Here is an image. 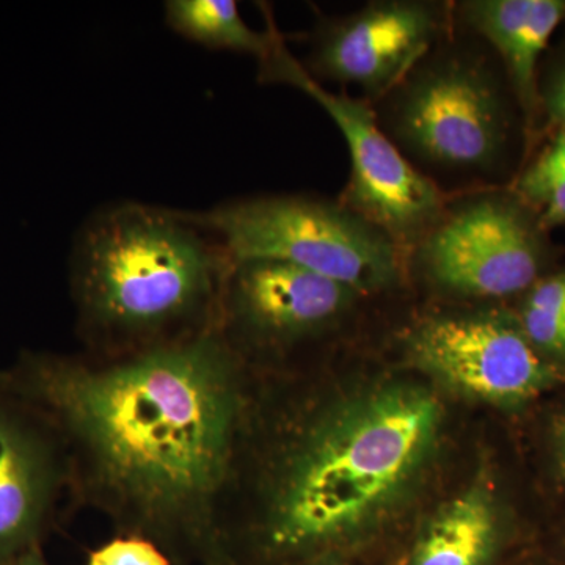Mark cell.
Wrapping results in <instances>:
<instances>
[{"mask_svg": "<svg viewBox=\"0 0 565 565\" xmlns=\"http://www.w3.org/2000/svg\"><path fill=\"white\" fill-rule=\"evenodd\" d=\"M407 367V366H405ZM440 390L332 353L255 374L221 520V565L351 557L414 514L448 445Z\"/></svg>", "mask_w": 565, "mask_h": 565, "instance_id": "cell-1", "label": "cell"}, {"mask_svg": "<svg viewBox=\"0 0 565 565\" xmlns=\"http://www.w3.org/2000/svg\"><path fill=\"white\" fill-rule=\"evenodd\" d=\"M255 374L218 333L95 359L32 352L0 385L65 449L73 509L161 546L174 565H221V520Z\"/></svg>", "mask_w": 565, "mask_h": 565, "instance_id": "cell-2", "label": "cell"}, {"mask_svg": "<svg viewBox=\"0 0 565 565\" xmlns=\"http://www.w3.org/2000/svg\"><path fill=\"white\" fill-rule=\"evenodd\" d=\"M230 262L184 211L122 202L95 212L70 259L82 353L121 359L215 329Z\"/></svg>", "mask_w": 565, "mask_h": 565, "instance_id": "cell-3", "label": "cell"}, {"mask_svg": "<svg viewBox=\"0 0 565 565\" xmlns=\"http://www.w3.org/2000/svg\"><path fill=\"white\" fill-rule=\"evenodd\" d=\"M370 104L394 147L446 196L511 188L533 152L503 66L456 21L396 87Z\"/></svg>", "mask_w": 565, "mask_h": 565, "instance_id": "cell-4", "label": "cell"}, {"mask_svg": "<svg viewBox=\"0 0 565 565\" xmlns=\"http://www.w3.org/2000/svg\"><path fill=\"white\" fill-rule=\"evenodd\" d=\"M184 214L210 233L230 259L292 263L343 282L366 299L411 281L403 248L338 199L274 193Z\"/></svg>", "mask_w": 565, "mask_h": 565, "instance_id": "cell-5", "label": "cell"}, {"mask_svg": "<svg viewBox=\"0 0 565 565\" xmlns=\"http://www.w3.org/2000/svg\"><path fill=\"white\" fill-rule=\"evenodd\" d=\"M557 259L537 214L511 188H498L449 196L408 252L407 270L448 302L497 303L523 296Z\"/></svg>", "mask_w": 565, "mask_h": 565, "instance_id": "cell-6", "label": "cell"}, {"mask_svg": "<svg viewBox=\"0 0 565 565\" xmlns=\"http://www.w3.org/2000/svg\"><path fill=\"white\" fill-rule=\"evenodd\" d=\"M366 300L292 263L232 259L217 330L252 373H285L330 355L334 338Z\"/></svg>", "mask_w": 565, "mask_h": 565, "instance_id": "cell-7", "label": "cell"}, {"mask_svg": "<svg viewBox=\"0 0 565 565\" xmlns=\"http://www.w3.org/2000/svg\"><path fill=\"white\" fill-rule=\"evenodd\" d=\"M401 344L405 366L435 388L498 411H520L557 381V371L534 351L514 310L497 303L419 316Z\"/></svg>", "mask_w": 565, "mask_h": 565, "instance_id": "cell-8", "label": "cell"}, {"mask_svg": "<svg viewBox=\"0 0 565 565\" xmlns=\"http://www.w3.org/2000/svg\"><path fill=\"white\" fill-rule=\"evenodd\" d=\"M259 81L297 88L332 118L351 158V174L338 200L382 230L408 255L440 217L449 196L416 172L394 147L375 120L371 104L311 79L282 35L269 57L259 62Z\"/></svg>", "mask_w": 565, "mask_h": 565, "instance_id": "cell-9", "label": "cell"}, {"mask_svg": "<svg viewBox=\"0 0 565 565\" xmlns=\"http://www.w3.org/2000/svg\"><path fill=\"white\" fill-rule=\"evenodd\" d=\"M455 29L452 2L373 0L352 13L319 14L300 66L311 79L377 102Z\"/></svg>", "mask_w": 565, "mask_h": 565, "instance_id": "cell-10", "label": "cell"}, {"mask_svg": "<svg viewBox=\"0 0 565 565\" xmlns=\"http://www.w3.org/2000/svg\"><path fill=\"white\" fill-rule=\"evenodd\" d=\"M63 498L73 509L61 438L35 408L0 385V564L40 548Z\"/></svg>", "mask_w": 565, "mask_h": 565, "instance_id": "cell-11", "label": "cell"}, {"mask_svg": "<svg viewBox=\"0 0 565 565\" xmlns=\"http://www.w3.org/2000/svg\"><path fill=\"white\" fill-rule=\"evenodd\" d=\"M452 10L456 24L484 41L503 66L534 148L542 129L539 68L565 21V0H460Z\"/></svg>", "mask_w": 565, "mask_h": 565, "instance_id": "cell-12", "label": "cell"}, {"mask_svg": "<svg viewBox=\"0 0 565 565\" xmlns=\"http://www.w3.org/2000/svg\"><path fill=\"white\" fill-rule=\"evenodd\" d=\"M508 534L503 494L479 470L424 516L405 565H498Z\"/></svg>", "mask_w": 565, "mask_h": 565, "instance_id": "cell-13", "label": "cell"}, {"mask_svg": "<svg viewBox=\"0 0 565 565\" xmlns=\"http://www.w3.org/2000/svg\"><path fill=\"white\" fill-rule=\"evenodd\" d=\"M163 18L182 39L207 50L255 55L258 62L269 57L281 35L273 17H267V31L252 29L234 0H169Z\"/></svg>", "mask_w": 565, "mask_h": 565, "instance_id": "cell-14", "label": "cell"}, {"mask_svg": "<svg viewBox=\"0 0 565 565\" xmlns=\"http://www.w3.org/2000/svg\"><path fill=\"white\" fill-rule=\"evenodd\" d=\"M514 313L534 351L557 373L565 370V267L534 282Z\"/></svg>", "mask_w": 565, "mask_h": 565, "instance_id": "cell-15", "label": "cell"}, {"mask_svg": "<svg viewBox=\"0 0 565 565\" xmlns=\"http://www.w3.org/2000/svg\"><path fill=\"white\" fill-rule=\"evenodd\" d=\"M511 189L537 214L546 232L565 226V131L550 132V140L527 159Z\"/></svg>", "mask_w": 565, "mask_h": 565, "instance_id": "cell-16", "label": "cell"}, {"mask_svg": "<svg viewBox=\"0 0 565 565\" xmlns=\"http://www.w3.org/2000/svg\"><path fill=\"white\" fill-rule=\"evenodd\" d=\"M539 111L550 132L565 131V41L550 46L539 68Z\"/></svg>", "mask_w": 565, "mask_h": 565, "instance_id": "cell-17", "label": "cell"}, {"mask_svg": "<svg viewBox=\"0 0 565 565\" xmlns=\"http://www.w3.org/2000/svg\"><path fill=\"white\" fill-rule=\"evenodd\" d=\"M87 565H174L150 539L118 534L88 553Z\"/></svg>", "mask_w": 565, "mask_h": 565, "instance_id": "cell-18", "label": "cell"}, {"mask_svg": "<svg viewBox=\"0 0 565 565\" xmlns=\"http://www.w3.org/2000/svg\"><path fill=\"white\" fill-rule=\"evenodd\" d=\"M550 448H552V462L556 479L565 486V415L559 416L553 424Z\"/></svg>", "mask_w": 565, "mask_h": 565, "instance_id": "cell-19", "label": "cell"}, {"mask_svg": "<svg viewBox=\"0 0 565 565\" xmlns=\"http://www.w3.org/2000/svg\"><path fill=\"white\" fill-rule=\"evenodd\" d=\"M289 565H356L352 563L351 557L344 556H316L310 557V559L299 561V563H294Z\"/></svg>", "mask_w": 565, "mask_h": 565, "instance_id": "cell-20", "label": "cell"}, {"mask_svg": "<svg viewBox=\"0 0 565 565\" xmlns=\"http://www.w3.org/2000/svg\"><path fill=\"white\" fill-rule=\"evenodd\" d=\"M0 565H47V563L44 561L43 555H41L40 548H35Z\"/></svg>", "mask_w": 565, "mask_h": 565, "instance_id": "cell-21", "label": "cell"}]
</instances>
